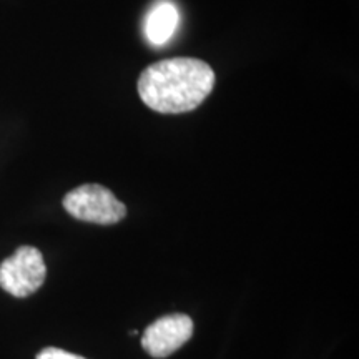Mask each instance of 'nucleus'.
Here are the masks:
<instances>
[{
  "label": "nucleus",
  "mask_w": 359,
  "mask_h": 359,
  "mask_svg": "<svg viewBox=\"0 0 359 359\" xmlns=\"http://www.w3.org/2000/svg\"><path fill=\"white\" fill-rule=\"evenodd\" d=\"M37 359H87L79 356V354L64 351L60 348H45L37 354Z\"/></svg>",
  "instance_id": "6"
},
{
  "label": "nucleus",
  "mask_w": 359,
  "mask_h": 359,
  "mask_svg": "<svg viewBox=\"0 0 359 359\" xmlns=\"http://www.w3.org/2000/svg\"><path fill=\"white\" fill-rule=\"evenodd\" d=\"M180 13L178 8L168 0L158 2L151 8L145 20V34L148 42L151 45H165L173 37L175 30L178 27Z\"/></svg>",
  "instance_id": "5"
},
{
  "label": "nucleus",
  "mask_w": 359,
  "mask_h": 359,
  "mask_svg": "<svg viewBox=\"0 0 359 359\" xmlns=\"http://www.w3.org/2000/svg\"><path fill=\"white\" fill-rule=\"evenodd\" d=\"M193 327V320L188 314L175 313L158 318L143 333L142 346L150 356L167 358L190 341Z\"/></svg>",
  "instance_id": "4"
},
{
  "label": "nucleus",
  "mask_w": 359,
  "mask_h": 359,
  "mask_svg": "<svg viewBox=\"0 0 359 359\" xmlns=\"http://www.w3.org/2000/svg\"><path fill=\"white\" fill-rule=\"evenodd\" d=\"M47 276L42 253L34 246H20L0 264V288L17 298L35 293Z\"/></svg>",
  "instance_id": "3"
},
{
  "label": "nucleus",
  "mask_w": 359,
  "mask_h": 359,
  "mask_svg": "<svg viewBox=\"0 0 359 359\" xmlns=\"http://www.w3.org/2000/svg\"><path fill=\"white\" fill-rule=\"evenodd\" d=\"M64 208L80 222L95 224H114L127 217V206L109 188L97 183L80 185L67 193Z\"/></svg>",
  "instance_id": "2"
},
{
  "label": "nucleus",
  "mask_w": 359,
  "mask_h": 359,
  "mask_svg": "<svg viewBox=\"0 0 359 359\" xmlns=\"http://www.w3.org/2000/svg\"><path fill=\"white\" fill-rule=\"evenodd\" d=\"M215 87V72L190 57L167 58L148 65L138 79V95L158 114H187L203 103Z\"/></svg>",
  "instance_id": "1"
}]
</instances>
